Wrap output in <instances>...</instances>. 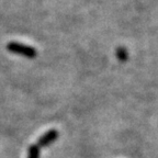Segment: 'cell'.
<instances>
[{
	"mask_svg": "<svg viewBox=\"0 0 158 158\" xmlns=\"http://www.w3.org/2000/svg\"><path fill=\"white\" fill-rule=\"evenodd\" d=\"M40 156V151H39V146H31L29 151V157L27 158H39Z\"/></svg>",
	"mask_w": 158,
	"mask_h": 158,
	"instance_id": "obj_3",
	"label": "cell"
},
{
	"mask_svg": "<svg viewBox=\"0 0 158 158\" xmlns=\"http://www.w3.org/2000/svg\"><path fill=\"white\" fill-rule=\"evenodd\" d=\"M57 136H58V133H57L56 130H51V131H48L46 134H44V135L39 139V146L44 147V146L49 145V144L53 143V142L56 139Z\"/></svg>",
	"mask_w": 158,
	"mask_h": 158,
	"instance_id": "obj_2",
	"label": "cell"
},
{
	"mask_svg": "<svg viewBox=\"0 0 158 158\" xmlns=\"http://www.w3.org/2000/svg\"><path fill=\"white\" fill-rule=\"evenodd\" d=\"M116 55H118V59H121V60H125V59L127 58V53H126L125 48H122V47L118 49Z\"/></svg>",
	"mask_w": 158,
	"mask_h": 158,
	"instance_id": "obj_4",
	"label": "cell"
},
{
	"mask_svg": "<svg viewBox=\"0 0 158 158\" xmlns=\"http://www.w3.org/2000/svg\"><path fill=\"white\" fill-rule=\"evenodd\" d=\"M7 48L9 49L10 52L15 53V54L22 55V56L29 57V58H33V57L36 56V51L34 48L27 46V45L20 44V43L11 42L8 44Z\"/></svg>",
	"mask_w": 158,
	"mask_h": 158,
	"instance_id": "obj_1",
	"label": "cell"
}]
</instances>
